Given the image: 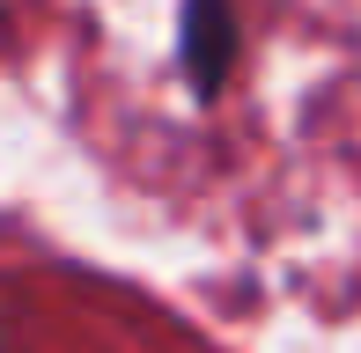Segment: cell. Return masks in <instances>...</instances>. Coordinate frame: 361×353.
<instances>
[{
  "label": "cell",
  "instance_id": "6da1fadb",
  "mask_svg": "<svg viewBox=\"0 0 361 353\" xmlns=\"http://www.w3.org/2000/svg\"><path fill=\"white\" fill-rule=\"evenodd\" d=\"M236 15H228V0H185V37H177V52H185V82L200 96H221L228 67H236Z\"/></svg>",
  "mask_w": 361,
  "mask_h": 353
}]
</instances>
